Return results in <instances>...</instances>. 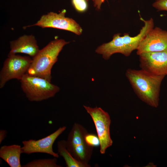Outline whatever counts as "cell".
I'll list each match as a JSON object with an SVG mask.
<instances>
[{
  "instance_id": "1",
  "label": "cell",
  "mask_w": 167,
  "mask_h": 167,
  "mask_svg": "<svg viewBox=\"0 0 167 167\" xmlns=\"http://www.w3.org/2000/svg\"><path fill=\"white\" fill-rule=\"evenodd\" d=\"M126 75L138 97L149 105H158L161 83L165 76L154 75L144 70L127 69Z\"/></svg>"
},
{
  "instance_id": "2",
  "label": "cell",
  "mask_w": 167,
  "mask_h": 167,
  "mask_svg": "<svg viewBox=\"0 0 167 167\" xmlns=\"http://www.w3.org/2000/svg\"><path fill=\"white\" fill-rule=\"evenodd\" d=\"M140 19L144 22V25L137 35L131 37L127 33H125L122 36H120V33L115 34L112 40L99 46L96 49V52L101 55L106 60L115 53H120L127 57L130 56L133 51L137 50L141 41L154 27L152 18L145 20L141 17Z\"/></svg>"
},
{
  "instance_id": "3",
  "label": "cell",
  "mask_w": 167,
  "mask_h": 167,
  "mask_svg": "<svg viewBox=\"0 0 167 167\" xmlns=\"http://www.w3.org/2000/svg\"><path fill=\"white\" fill-rule=\"evenodd\" d=\"M69 43L62 39H56L50 41L33 58L27 73L51 82L52 68L57 62L58 57L63 47Z\"/></svg>"
},
{
  "instance_id": "4",
  "label": "cell",
  "mask_w": 167,
  "mask_h": 167,
  "mask_svg": "<svg viewBox=\"0 0 167 167\" xmlns=\"http://www.w3.org/2000/svg\"><path fill=\"white\" fill-rule=\"evenodd\" d=\"M21 88L30 101L39 102L53 97L59 88L46 79L27 73L20 80Z\"/></svg>"
},
{
  "instance_id": "5",
  "label": "cell",
  "mask_w": 167,
  "mask_h": 167,
  "mask_svg": "<svg viewBox=\"0 0 167 167\" xmlns=\"http://www.w3.org/2000/svg\"><path fill=\"white\" fill-rule=\"evenodd\" d=\"M88 133L83 126L75 123L66 141V148L72 156L79 161L86 165H89L93 148L85 141V136Z\"/></svg>"
},
{
  "instance_id": "6",
  "label": "cell",
  "mask_w": 167,
  "mask_h": 167,
  "mask_svg": "<svg viewBox=\"0 0 167 167\" xmlns=\"http://www.w3.org/2000/svg\"><path fill=\"white\" fill-rule=\"evenodd\" d=\"M32 61L29 56L8 54L0 72V88L9 80H20L27 73Z\"/></svg>"
},
{
  "instance_id": "7",
  "label": "cell",
  "mask_w": 167,
  "mask_h": 167,
  "mask_svg": "<svg viewBox=\"0 0 167 167\" xmlns=\"http://www.w3.org/2000/svg\"><path fill=\"white\" fill-rule=\"evenodd\" d=\"M83 106L94 122L100 141V152L101 154H104L106 149L113 143L110 133V116L101 107Z\"/></svg>"
},
{
  "instance_id": "8",
  "label": "cell",
  "mask_w": 167,
  "mask_h": 167,
  "mask_svg": "<svg viewBox=\"0 0 167 167\" xmlns=\"http://www.w3.org/2000/svg\"><path fill=\"white\" fill-rule=\"evenodd\" d=\"M65 10L59 13L50 12L42 15L40 19L34 24L25 28L38 26L42 28H53L72 32L76 35H80L83 30L80 25L74 20L66 17Z\"/></svg>"
},
{
  "instance_id": "9",
  "label": "cell",
  "mask_w": 167,
  "mask_h": 167,
  "mask_svg": "<svg viewBox=\"0 0 167 167\" xmlns=\"http://www.w3.org/2000/svg\"><path fill=\"white\" fill-rule=\"evenodd\" d=\"M65 126L60 127L50 135L38 140L30 139L22 141V153L30 154L35 153H46L54 157H59L58 153L54 152L53 145L57 138L66 129Z\"/></svg>"
},
{
  "instance_id": "10",
  "label": "cell",
  "mask_w": 167,
  "mask_h": 167,
  "mask_svg": "<svg viewBox=\"0 0 167 167\" xmlns=\"http://www.w3.org/2000/svg\"><path fill=\"white\" fill-rule=\"evenodd\" d=\"M139 55L141 69L156 75H167V49Z\"/></svg>"
},
{
  "instance_id": "11",
  "label": "cell",
  "mask_w": 167,
  "mask_h": 167,
  "mask_svg": "<svg viewBox=\"0 0 167 167\" xmlns=\"http://www.w3.org/2000/svg\"><path fill=\"white\" fill-rule=\"evenodd\" d=\"M167 49V31L156 27L146 34L137 49L139 55L144 53L159 52Z\"/></svg>"
},
{
  "instance_id": "12",
  "label": "cell",
  "mask_w": 167,
  "mask_h": 167,
  "mask_svg": "<svg viewBox=\"0 0 167 167\" xmlns=\"http://www.w3.org/2000/svg\"><path fill=\"white\" fill-rule=\"evenodd\" d=\"M10 48L9 54L21 53L32 58L40 50L35 36L32 35H24L16 40L10 41Z\"/></svg>"
},
{
  "instance_id": "13",
  "label": "cell",
  "mask_w": 167,
  "mask_h": 167,
  "mask_svg": "<svg viewBox=\"0 0 167 167\" xmlns=\"http://www.w3.org/2000/svg\"><path fill=\"white\" fill-rule=\"evenodd\" d=\"M21 146L17 144L3 145L0 148V157L11 167H21Z\"/></svg>"
},
{
  "instance_id": "14",
  "label": "cell",
  "mask_w": 167,
  "mask_h": 167,
  "mask_svg": "<svg viewBox=\"0 0 167 167\" xmlns=\"http://www.w3.org/2000/svg\"><path fill=\"white\" fill-rule=\"evenodd\" d=\"M58 151L64 159L67 167H90L89 165L84 164L75 159L67 149L66 141L62 140L57 143Z\"/></svg>"
},
{
  "instance_id": "15",
  "label": "cell",
  "mask_w": 167,
  "mask_h": 167,
  "mask_svg": "<svg viewBox=\"0 0 167 167\" xmlns=\"http://www.w3.org/2000/svg\"><path fill=\"white\" fill-rule=\"evenodd\" d=\"M57 158L38 159L33 160L22 165V167H61L57 164Z\"/></svg>"
},
{
  "instance_id": "16",
  "label": "cell",
  "mask_w": 167,
  "mask_h": 167,
  "mask_svg": "<svg viewBox=\"0 0 167 167\" xmlns=\"http://www.w3.org/2000/svg\"><path fill=\"white\" fill-rule=\"evenodd\" d=\"M85 139L87 144L90 146L94 148L100 146V141L97 136L94 133H87Z\"/></svg>"
},
{
  "instance_id": "17",
  "label": "cell",
  "mask_w": 167,
  "mask_h": 167,
  "mask_svg": "<svg viewBox=\"0 0 167 167\" xmlns=\"http://www.w3.org/2000/svg\"><path fill=\"white\" fill-rule=\"evenodd\" d=\"M72 2L75 8L79 12H84L87 8L86 0H72Z\"/></svg>"
},
{
  "instance_id": "18",
  "label": "cell",
  "mask_w": 167,
  "mask_h": 167,
  "mask_svg": "<svg viewBox=\"0 0 167 167\" xmlns=\"http://www.w3.org/2000/svg\"><path fill=\"white\" fill-rule=\"evenodd\" d=\"M152 6L158 11H167V0H159L153 3Z\"/></svg>"
},
{
  "instance_id": "19",
  "label": "cell",
  "mask_w": 167,
  "mask_h": 167,
  "mask_svg": "<svg viewBox=\"0 0 167 167\" xmlns=\"http://www.w3.org/2000/svg\"><path fill=\"white\" fill-rule=\"evenodd\" d=\"M105 0H94V6L98 10H100L102 4L104 2Z\"/></svg>"
},
{
  "instance_id": "20",
  "label": "cell",
  "mask_w": 167,
  "mask_h": 167,
  "mask_svg": "<svg viewBox=\"0 0 167 167\" xmlns=\"http://www.w3.org/2000/svg\"><path fill=\"white\" fill-rule=\"evenodd\" d=\"M7 132L5 130H0V144H1L3 141L6 136Z\"/></svg>"
},
{
  "instance_id": "21",
  "label": "cell",
  "mask_w": 167,
  "mask_h": 167,
  "mask_svg": "<svg viewBox=\"0 0 167 167\" xmlns=\"http://www.w3.org/2000/svg\"><path fill=\"white\" fill-rule=\"evenodd\" d=\"M156 0V1H158V0Z\"/></svg>"
},
{
  "instance_id": "22",
  "label": "cell",
  "mask_w": 167,
  "mask_h": 167,
  "mask_svg": "<svg viewBox=\"0 0 167 167\" xmlns=\"http://www.w3.org/2000/svg\"><path fill=\"white\" fill-rule=\"evenodd\" d=\"M87 1L88 0H86ZM92 1H94V0H92Z\"/></svg>"
}]
</instances>
